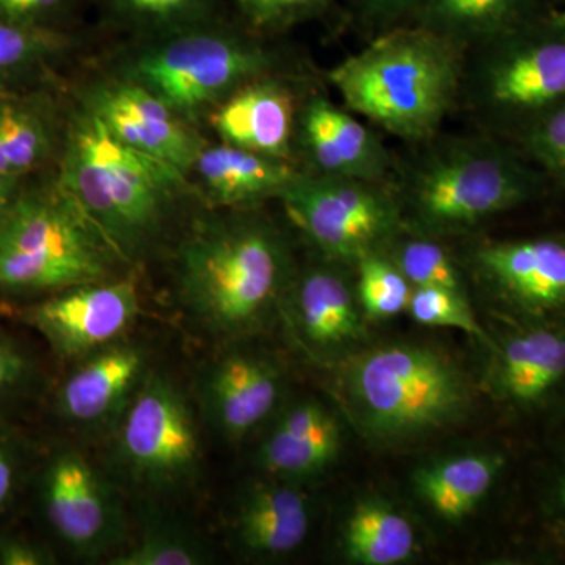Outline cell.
Returning <instances> with one entry per match:
<instances>
[{"mask_svg": "<svg viewBox=\"0 0 565 565\" xmlns=\"http://www.w3.org/2000/svg\"><path fill=\"white\" fill-rule=\"evenodd\" d=\"M282 385L280 366L273 359L232 348L203 367L196 396L211 429L236 444L274 414Z\"/></svg>", "mask_w": 565, "mask_h": 565, "instance_id": "cell-16", "label": "cell"}, {"mask_svg": "<svg viewBox=\"0 0 565 565\" xmlns=\"http://www.w3.org/2000/svg\"><path fill=\"white\" fill-rule=\"evenodd\" d=\"M302 99L288 73L270 74L245 84L210 114L221 141L244 150L296 161L297 118Z\"/></svg>", "mask_w": 565, "mask_h": 565, "instance_id": "cell-17", "label": "cell"}, {"mask_svg": "<svg viewBox=\"0 0 565 565\" xmlns=\"http://www.w3.org/2000/svg\"><path fill=\"white\" fill-rule=\"evenodd\" d=\"M141 310L129 277L81 282L13 307V319L43 338L55 356L74 363L128 337Z\"/></svg>", "mask_w": 565, "mask_h": 565, "instance_id": "cell-12", "label": "cell"}, {"mask_svg": "<svg viewBox=\"0 0 565 565\" xmlns=\"http://www.w3.org/2000/svg\"><path fill=\"white\" fill-rule=\"evenodd\" d=\"M29 492L41 525L71 555L102 559L125 541L120 498L74 446L41 451Z\"/></svg>", "mask_w": 565, "mask_h": 565, "instance_id": "cell-11", "label": "cell"}, {"mask_svg": "<svg viewBox=\"0 0 565 565\" xmlns=\"http://www.w3.org/2000/svg\"><path fill=\"white\" fill-rule=\"evenodd\" d=\"M500 465V457L494 456L455 457L419 471L416 489L438 515L457 522L484 500Z\"/></svg>", "mask_w": 565, "mask_h": 565, "instance_id": "cell-26", "label": "cell"}, {"mask_svg": "<svg viewBox=\"0 0 565 565\" xmlns=\"http://www.w3.org/2000/svg\"><path fill=\"white\" fill-rule=\"evenodd\" d=\"M414 288L462 292V277L451 256L429 234H404V226L384 248Z\"/></svg>", "mask_w": 565, "mask_h": 565, "instance_id": "cell-32", "label": "cell"}, {"mask_svg": "<svg viewBox=\"0 0 565 565\" xmlns=\"http://www.w3.org/2000/svg\"><path fill=\"white\" fill-rule=\"evenodd\" d=\"M345 388L375 437L405 440L462 418L471 396L463 374L433 349L393 344L349 366Z\"/></svg>", "mask_w": 565, "mask_h": 565, "instance_id": "cell-8", "label": "cell"}, {"mask_svg": "<svg viewBox=\"0 0 565 565\" xmlns=\"http://www.w3.org/2000/svg\"><path fill=\"white\" fill-rule=\"evenodd\" d=\"M422 0H352L353 17L371 36L412 20Z\"/></svg>", "mask_w": 565, "mask_h": 565, "instance_id": "cell-39", "label": "cell"}, {"mask_svg": "<svg viewBox=\"0 0 565 565\" xmlns=\"http://www.w3.org/2000/svg\"><path fill=\"white\" fill-rule=\"evenodd\" d=\"M55 180L81 204L125 263L150 259L203 202L188 174L115 139L76 102L63 114Z\"/></svg>", "mask_w": 565, "mask_h": 565, "instance_id": "cell-1", "label": "cell"}, {"mask_svg": "<svg viewBox=\"0 0 565 565\" xmlns=\"http://www.w3.org/2000/svg\"><path fill=\"white\" fill-rule=\"evenodd\" d=\"M296 161L311 174L382 182H392L396 167L381 137L322 93H310L300 104Z\"/></svg>", "mask_w": 565, "mask_h": 565, "instance_id": "cell-15", "label": "cell"}, {"mask_svg": "<svg viewBox=\"0 0 565 565\" xmlns=\"http://www.w3.org/2000/svg\"><path fill=\"white\" fill-rule=\"evenodd\" d=\"M46 396V381L39 360L0 327V424L20 426L22 416Z\"/></svg>", "mask_w": 565, "mask_h": 565, "instance_id": "cell-31", "label": "cell"}, {"mask_svg": "<svg viewBox=\"0 0 565 565\" xmlns=\"http://www.w3.org/2000/svg\"><path fill=\"white\" fill-rule=\"evenodd\" d=\"M294 275L286 241L255 207H212L178 239V299L217 340H239L264 326L282 305Z\"/></svg>", "mask_w": 565, "mask_h": 565, "instance_id": "cell-2", "label": "cell"}, {"mask_svg": "<svg viewBox=\"0 0 565 565\" xmlns=\"http://www.w3.org/2000/svg\"><path fill=\"white\" fill-rule=\"evenodd\" d=\"M310 530V508L292 482L274 479L252 487L233 519V534L245 552L282 556L303 544Z\"/></svg>", "mask_w": 565, "mask_h": 565, "instance_id": "cell-23", "label": "cell"}, {"mask_svg": "<svg viewBox=\"0 0 565 565\" xmlns=\"http://www.w3.org/2000/svg\"><path fill=\"white\" fill-rule=\"evenodd\" d=\"M341 266L330 259L311 264L294 275L285 297L300 338L313 351H332L360 333L359 310Z\"/></svg>", "mask_w": 565, "mask_h": 565, "instance_id": "cell-21", "label": "cell"}, {"mask_svg": "<svg viewBox=\"0 0 565 565\" xmlns=\"http://www.w3.org/2000/svg\"><path fill=\"white\" fill-rule=\"evenodd\" d=\"M550 2H555L557 7L555 9L565 10V0H550Z\"/></svg>", "mask_w": 565, "mask_h": 565, "instance_id": "cell-42", "label": "cell"}, {"mask_svg": "<svg viewBox=\"0 0 565 565\" xmlns=\"http://www.w3.org/2000/svg\"><path fill=\"white\" fill-rule=\"evenodd\" d=\"M334 0H226L233 18L258 35H278L315 20L332 7Z\"/></svg>", "mask_w": 565, "mask_h": 565, "instance_id": "cell-35", "label": "cell"}, {"mask_svg": "<svg viewBox=\"0 0 565 565\" xmlns=\"http://www.w3.org/2000/svg\"><path fill=\"white\" fill-rule=\"evenodd\" d=\"M565 102V10L548 9L465 54L460 103L482 128L512 141Z\"/></svg>", "mask_w": 565, "mask_h": 565, "instance_id": "cell-7", "label": "cell"}, {"mask_svg": "<svg viewBox=\"0 0 565 565\" xmlns=\"http://www.w3.org/2000/svg\"><path fill=\"white\" fill-rule=\"evenodd\" d=\"M561 497H563V501H564V504H565V479H564V482H563V490H561Z\"/></svg>", "mask_w": 565, "mask_h": 565, "instance_id": "cell-43", "label": "cell"}, {"mask_svg": "<svg viewBox=\"0 0 565 565\" xmlns=\"http://www.w3.org/2000/svg\"><path fill=\"white\" fill-rule=\"evenodd\" d=\"M71 29H33L0 21V90L35 87L73 51Z\"/></svg>", "mask_w": 565, "mask_h": 565, "instance_id": "cell-28", "label": "cell"}, {"mask_svg": "<svg viewBox=\"0 0 565 565\" xmlns=\"http://www.w3.org/2000/svg\"><path fill=\"white\" fill-rule=\"evenodd\" d=\"M565 377V334L531 330L512 338L497 370L500 393L516 403L541 399Z\"/></svg>", "mask_w": 565, "mask_h": 565, "instance_id": "cell-25", "label": "cell"}, {"mask_svg": "<svg viewBox=\"0 0 565 565\" xmlns=\"http://www.w3.org/2000/svg\"><path fill=\"white\" fill-rule=\"evenodd\" d=\"M297 163L225 143H204L189 178L210 207H256L277 200L299 173Z\"/></svg>", "mask_w": 565, "mask_h": 565, "instance_id": "cell-19", "label": "cell"}, {"mask_svg": "<svg viewBox=\"0 0 565 565\" xmlns=\"http://www.w3.org/2000/svg\"><path fill=\"white\" fill-rule=\"evenodd\" d=\"M355 267L356 294L367 316L386 319L407 310L414 286L384 250L367 253Z\"/></svg>", "mask_w": 565, "mask_h": 565, "instance_id": "cell-33", "label": "cell"}, {"mask_svg": "<svg viewBox=\"0 0 565 565\" xmlns=\"http://www.w3.org/2000/svg\"><path fill=\"white\" fill-rule=\"evenodd\" d=\"M511 143L545 180L565 188V102L531 122Z\"/></svg>", "mask_w": 565, "mask_h": 565, "instance_id": "cell-36", "label": "cell"}, {"mask_svg": "<svg viewBox=\"0 0 565 565\" xmlns=\"http://www.w3.org/2000/svg\"><path fill=\"white\" fill-rule=\"evenodd\" d=\"M111 463L121 478L150 494L195 484L203 445L191 404L169 375L151 371L111 430Z\"/></svg>", "mask_w": 565, "mask_h": 565, "instance_id": "cell-9", "label": "cell"}, {"mask_svg": "<svg viewBox=\"0 0 565 565\" xmlns=\"http://www.w3.org/2000/svg\"><path fill=\"white\" fill-rule=\"evenodd\" d=\"M479 277L530 313L565 308V241L557 237L487 243L473 252Z\"/></svg>", "mask_w": 565, "mask_h": 565, "instance_id": "cell-18", "label": "cell"}, {"mask_svg": "<svg viewBox=\"0 0 565 565\" xmlns=\"http://www.w3.org/2000/svg\"><path fill=\"white\" fill-rule=\"evenodd\" d=\"M76 102L92 111L115 139L177 167L188 177L206 143L195 125L117 73L88 82L76 92Z\"/></svg>", "mask_w": 565, "mask_h": 565, "instance_id": "cell-13", "label": "cell"}, {"mask_svg": "<svg viewBox=\"0 0 565 565\" xmlns=\"http://www.w3.org/2000/svg\"><path fill=\"white\" fill-rule=\"evenodd\" d=\"M341 427L332 412L315 399L289 405L264 438L259 467L274 479L300 482L321 475L337 459Z\"/></svg>", "mask_w": 565, "mask_h": 565, "instance_id": "cell-20", "label": "cell"}, {"mask_svg": "<svg viewBox=\"0 0 565 565\" xmlns=\"http://www.w3.org/2000/svg\"><path fill=\"white\" fill-rule=\"evenodd\" d=\"M150 373L148 349L122 338L73 363L50 394L51 414L73 429L114 430Z\"/></svg>", "mask_w": 565, "mask_h": 565, "instance_id": "cell-14", "label": "cell"}, {"mask_svg": "<svg viewBox=\"0 0 565 565\" xmlns=\"http://www.w3.org/2000/svg\"><path fill=\"white\" fill-rule=\"evenodd\" d=\"M277 202L322 258L355 266L403 230L392 182L300 172Z\"/></svg>", "mask_w": 565, "mask_h": 565, "instance_id": "cell-10", "label": "cell"}, {"mask_svg": "<svg viewBox=\"0 0 565 565\" xmlns=\"http://www.w3.org/2000/svg\"><path fill=\"white\" fill-rule=\"evenodd\" d=\"M63 115L44 88L0 90V178L25 180L61 150Z\"/></svg>", "mask_w": 565, "mask_h": 565, "instance_id": "cell-22", "label": "cell"}, {"mask_svg": "<svg viewBox=\"0 0 565 565\" xmlns=\"http://www.w3.org/2000/svg\"><path fill=\"white\" fill-rule=\"evenodd\" d=\"M465 54L415 24L375 33L329 71L345 109L408 143L440 134L459 106Z\"/></svg>", "mask_w": 565, "mask_h": 565, "instance_id": "cell-3", "label": "cell"}, {"mask_svg": "<svg viewBox=\"0 0 565 565\" xmlns=\"http://www.w3.org/2000/svg\"><path fill=\"white\" fill-rule=\"evenodd\" d=\"M131 51L115 73L147 88L192 125L248 82L286 73L269 39L233 17L137 41Z\"/></svg>", "mask_w": 565, "mask_h": 565, "instance_id": "cell-6", "label": "cell"}, {"mask_svg": "<svg viewBox=\"0 0 565 565\" xmlns=\"http://www.w3.org/2000/svg\"><path fill=\"white\" fill-rule=\"evenodd\" d=\"M550 0H422L407 24L468 51L544 13Z\"/></svg>", "mask_w": 565, "mask_h": 565, "instance_id": "cell-24", "label": "cell"}, {"mask_svg": "<svg viewBox=\"0 0 565 565\" xmlns=\"http://www.w3.org/2000/svg\"><path fill=\"white\" fill-rule=\"evenodd\" d=\"M57 564L52 546L18 531L0 527V565Z\"/></svg>", "mask_w": 565, "mask_h": 565, "instance_id": "cell-40", "label": "cell"}, {"mask_svg": "<svg viewBox=\"0 0 565 565\" xmlns=\"http://www.w3.org/2000/svg\"><path fill=\"white\" fill-rule=\"evenodd\" d=\"M211 552L195 531L173 520L151 519L128 548L110 556V565H202Z\"/></svg>", "mask_w": 565, "mask_h": 565, "instance_id": "cell-30", "label": "cell"}, {"mask_svg": "<svg viewBox=\"0 0 565 565\" xmlns=\"http://www.w3.org/2000/svg\"><path fill=\"white\" fill-rule=\"evenodd\" d=\"M407 310L423 326L462 330L492 345L462 292L441 288H414Z\"/></svg>", "mask_w": 565, "mask_h": 565, "instance_id": "cell-37", "label": "cell"}, {"mask_svg": "<svg viewBox=\"0 0 565 565\" xmlns=\"http://www.w3.org/2000/svg\"><path fill=\"white\" fill-rule=\"evenodd\" d=\"M84 0H0V21L33 29H70Z\"/></svg>", "mask_w": 565, "mask_h": 565, "instance_id": "cell-38", "label": "cell"}, {"mask_svg": "<svg viewBox=\"0 0 565 565\" xmlns=\"http://www.w3.org/2000/svg\"><path fill=\"white\" fill-rule=\"evenodd\" d=\"M111 28L136 41L161 39L225 17L226 0H96Z\"/></svg>", "mask_w": 565, "mask_h": 565, "instance_id": "cell-27", "label": "cell"}, {"mask_svg": "<svg viewBox=\"0 0 565 565\" xmlns=\"http://www.w3.org/2000/svg\"><path fill=\"white\" fill-rule=\"evenodd\" d=\"M394 167L392 188L404 223L419 233L467 232L530 202L545 177L511 141L481 132L437 136Z\"/></svg>", "mask_w": 565, "mask_h": 565, "instance_id": "cell-4", "label": "cell"}, {"mask_svg": "<svg viewBox=\"0 0 565 565\" xmlns=\"http://www.w3.org/2000/svg\"><path fill=\"white\" fill-rule=\"evenodd\" d=\"M40 455L21 426L0 424V522L29 492Z\"/></svg>", "mask_w": 565, "mask_h": 565, "instance_id": "cell-34", "label": "cell"}, {"mask_svg": "<svg viewBox=\"0 0 565 565\" xmlns=\"http://www.w3.org/2000/svg\"><path fill=\"white\" fill-rule=\"evenodd\" d=\"M24 182L25 180H17V178H0V217L13 202L18 192L21 191Z\"/></svg>", "mask_w": 565, "mask_h": 565, "instance_id": "cell-41", "label": "cell"}, {"mask_svg": "<svg viewBox=\"0 0 565 565\" xmlns=\"http://www.w3.org/2000/svg\"><path fill=\"white\" fill-rule=\"evenodd\" d=\"M345 556L364 565L404 563L415 548L411 522L381 501H363L345 523Z\"/></svg>", "mask_w": 565, "mask_h": 565, "instance_id": "cell-29", "label": "cell"}, {"mask_svg": "<svg viewBox=\"0 0 565 565\" xmlns=\"http://www.w3.org/2000/svg\"><path fill=\"white\" fill-rule=\"evenodd\" d=\"M125 264L95 222L58 181L21 191L0 217V297L47 296L117 277Z\"/></svg>", "mask_w": 565, "mask_h": 565, "instance_id": "cell-5", "label": "cell"}]
</instances>
